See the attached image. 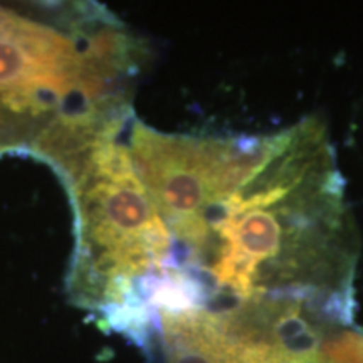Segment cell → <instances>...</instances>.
<instances>
[{"label":"cell","instance_id":"cell-4","mask_svg":"<svg viewBox=\"0 0 363 363\" xmlns=\"http://www.w3.org/2000/svg\"><path fill=\"white\" fill-rule=\"evenodd\" d=\"M79 44L52 27L0 9V96L16 113L76 101Z\"/></svg>","mask_w":363,"mask_h":363},{"label":"cell","instance_id":"cell-1","mask_svg":"<svg viewBox=\"0 0 363 363\" xmlns=\"http://www.w3.org/2000/svg\"><path fill=\"white\" fill-rule=\"evenodd\" d=\"M207 251L216 286L240 305L323 296L347 310L358 239L318 118L269 136L256 174L212 216Z\"/></svg>","mask_w":363,"mask_h":363},{"label":"cell","instance_id":"cell-3","mask_svg":"<svg viewBox=\"0 0 363 363\" xmlns=\"http://www.w3.org/2000/svg\"><path fill=\"white\" fill-rule=\"evenodd\" d=\"M266 138H195L131 123V165L172 235L197 256L211 240V219L264 160Z\"/></svg>","mask_w":363,"mask_h":363},{"label":"cell","instance_id":"cell-2","mask_svg":"<svg viewBox=\"0 0 363 363\" xmlns=\"http://www.w3.org/2000/svg\"><path fill=\"white\" fill-rule=\"evenodd\" d=\"M120 126L113 125L65 165L74 185L84 276L96 286V301L116 311L133 298V281L165 271L172 254L170 230L136 175L128 148L118 142Z\"/></svg>","mask_w":363,"mask_h":363}]
</instances>
